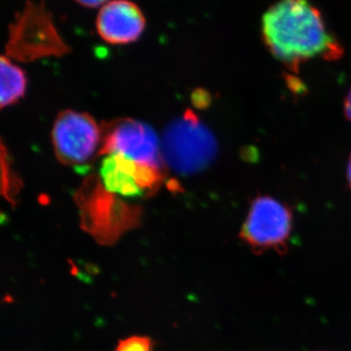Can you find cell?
<instances>
[{
	"mask_svg": "<svg viewBox=\"0 0 351 351\" xmlns=\"http://www.w3.org/2000/svg\"><path fill=\"white\" fill-rule=\"evenodd\" d=\"M262 36L269 52L291 71L314 58L331 61L343 53L311 0H277L263 14Z\"/></svg>",
	"mask_w": 351,
	"mask_h": 351,
	"instance_id": "1",
	"label": "cell"
},
{
	"mask_svg": "<svg viewBox=\"0 0 351 351\" xmlns=\"http://www.w3.org/2000/svg\"><path fill=\"white\" fill-rule=\"evenodd\" d=\"M161 149L165 166L177 174L188 176L209 166L218 144L211 131L189 110L166 127Z\"/></svg>",
	"mask_w": 351,
	"mask_h": 351,
	"instance_id": "2",
	"label": "cell"
},
{
	"mask_svg": "<svg viewBox=\"0 0 351 351\" xmlns=\"http://www.w3.org/2000/svg\"><path fill=\"white\" fill-rule=\"evenodd\" d=\"M7 55L22 61L60 56L69 46L58 32L44 1H27L9 27Z\"/></svg>",
	"mask_w": 351,
	"mask_h": 351,
	"instance_id": "3",
	"label": "cell"
},
{
	"mask_svg": "<svg viewBox=\"0 0 351 351\" xmlns=\"http://www.w3.org/2000/svg\"><path fill=\"white\" fill-rule=\"evenodd\" d=\"M292 221V213L285 204L270 196H260L252 203L240 237L252 250L282 253L290 237Z\"/></svg>",
	"mask_w": 351,
	"mask_h": 351,
	"instance_id": "4",
	"label": "cell"
},
{
	"mask_svg": "<svg viewBox=\"0 0 351 351\" xmlns=\"http://www.w3.org/2000/svg\"><path fill=\"white\" fill-rule=\"evenodd\" d=\"M101 131L91 115L64 110L58 115L52 130L55 154L64 165L87 163L100 147Z\"/></svg>",
	"mask_w": 351,
	"mask_h": 351,
	"instance_id": "5",
	"label": "cell"
},
{
	"mask_svg": "<svg viewBox=\"0 0 351 351\" xmlns=\"http://www.w3.org/2000/svg\"><path fill=\"white\" fill-rule=\"evenodd\" d=\"M100 154H119L134 162L162 171L161 141L151 126L135 119H120L108 127Z\"/></svg>",
	"mask_w": 351,
	"mask_h": 351,
	"instance_id": "6",
	"label": "cell"
},
{
	"mask_svg": "<svg viewBox=\"0 0 351 351\" xmlns=\"http://www.w3.org/2000/svg\"><path fill=\"white\" fill-rule=\"evenodd\" d=\"M100 172L106 191L125 197L141 196L145 189L156 188L162 179V171L114 154L104 158Z\"/></svg>",
	"mask_w": 351,
	"mask_h": 351,
	"instance_id": "7",
	"label": "cell"
},
{
	"mask_svg": "<svg viewBox=\"0 0 351 351\" xmlns=\"http://www.w3.org/2000/svg\"><path fill=\"white\" fill-rule=\"evenodd\" d=\"M140 7L130 0H112L101 7L96 19L99 36L112 45L135 43L145 31Z\"/></svg>",
	"mask_w": 351,
	"mask_h": 351,
	"instance_id": "8",
	"label": "cell"
},
{
	"mask_svg": "<svg viewBox=\"0 0 351 351\" xmlns=\"http://www.w3.org/2000/svg\"><path fill=\"white\" fill-rule=\"evenodd\" d=\"M1 108L12 106L20 100L25 93L27 77L24 71L17 64H13L10 57H1Z\"/></svg>",
	"mask_w": 351,
	"mask_h": 351,
	"instance_id": "9",
	"label": "cell"
},
{
	"mask_svg": "<svg viewBox=\"0 0 351 351\" xmlns=\"http://www.w3.org/2000/svg\"><path fill=\"white\" fill-rule=\"evenodd\" d=\"M154 341L147 336H132L120 339L114 351H152Z\"/></svg>",
	"mask_w": 351,
	"mask_h": 351,
	"instance_id": "10",
	"label": "cell"
},
{
	"mask_svg": "<svg viewBox=\"0 0 351 351\" xmlns=\"http://www.w3.org/2000/svg\"><path fill=\"white\" fill-rule=\"evenodd\" d=\"M75 1L87 8H97V7H103L112 0H75Z\"/></svg>",
	"mask_w": 351,
	"mask_h": 351,
	"instance_id": "11",
	"label": "cell"
},
{
	"mask_svg": "<svg viewBox=\"0 0 351 351\" xmlns=\"http://www.w3.org/2000/svg\"><path fill=\"white\" fill-rule=\"evenodd\" d=\"M345 113L346 117L351 121V89L350 93L346 96L345 101Z\"/></svg>",
	"mask_w": 351,
	"mask_h": 351,
	"instance_id": "12",
	"label": "cell"
},
{
	"mask_svg": "<svg viewBox=\"0 0 351 351\" xmlns=\"http://www.w3.org/2000/svg\"><path fill=\"white\" fill-rule=\"evenodd\" d=\"M348 182H350V186H351V156L350 158V162H348Z\"/></svg>",
	"mask_w": 351,
	"mask_h": 351,
	"instance_id": "13",
	"label": "cell"
}]
</instances>
